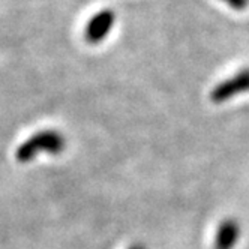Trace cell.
I'll use <instances>...</instances> for the list:
<instances>
[{
  "label": "cell",
  "instance_id": "cell-1",
  "mask_svg": "<svg viewBox=\"0 0 249 249\" xmlns=\"http://www.w3.org/2000/svg\"><path fill=\"white\" fill-rule=\"evenodd\" d=\"M66 149V138L56 129H44L33 134L15 150L17 161L26 164L33 161L41 153L59 155Z\"/></svg>",
  "mask_w": 249,
  "mask_h": 249
},
{
  "label": "cell",
  "instance_id": "cell-2",
  "mask_svg": "<svg viewBox=\"0 0 249 249\" xmlns=\"http://www.w3.org/2000/svg\"><path fill=\"white\" fill-rule=\"evenodd\" d=\"M249 92V68L240 69L237 74L218 83L210 92V101L213 104H224L242 93Z\"/></svg>",
  "mask_w": 249,
  "mask_h": 249
},
{
  "label": "cell",
  "instance_id": "cell-3",
  "mask_svg": "<svg viewBox=\"0 0 249 249\" xmlns=\"http://www.w3.org/2000/svg\"><path fill=\"white\" fill-rule=\"evenodd\" d=\"M116 24V12L113 9H102L96 12L84 27V41L90 45L101 44L108 36Z\"/></svg>",
  "mask_w": 249,
  "mask_h": 249
},
{
  "label": "cell",
  "instance_id": "cell-4",
  "mask_svg": "<svg viewBox=\"0 0 249 249\" xmlns=\"http://www.w3.org/2000/svg\"><path fill=\"white\" fill-rule=\"evenodd\" d=\"M240 237V225L236 219H225L219 224L215 236V249H234Z\"/></svg>",
  "mask_w": 249,
  "mask_h": 249
},
{
  "label": "cell",
  "instance_id": "cell-5",
  "mask_svg": "<svg viewBox=\"0 0 249 249\" xmlns=\"http://www.w3.org/2000/svg\"><path fill=\"white\" fill-rule=\"evenodd\" d=\"M225 5H228L231 9L234 11H245L249 6V0H222Z\"/></svg>",
  "mask_w": 249,
  "mask_h": 249
},
{
  "label": "cell",
  "instance_id": "cell-6",
  "mask_svg": "<svg viewBox=\"0 0 249 249\" xmlns=\"http://www.w3.org/2000/svg\"><path fill=\"white\" fill-rule=\"evenodd\" d=\"M129 249H146L143 245H134V246H131Z\"/></svg>",
  "mask_w": 249,
  "mask_h": 249
}]
</instances>
